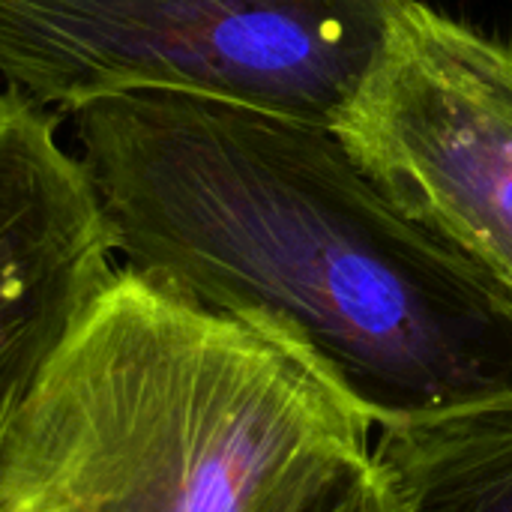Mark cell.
I'll list each match as a JSON object with an SVG mask.
<instances>
[{
    "mask_svg": "<svg viewBox=\"0 0 512 512\" xmlns=\"http://www.w3.org/2000/svg\"><path fill=\"white\" fill-rule=\"evenodd\" d=\"M66 114L129 267L291 342L378 429L512 408V300L339 132L165 90Z\"/></svg>",
    "mask_w": 512,
    "mask_h": 512,
    "instance_id": "cell-1",
    "label": "cell"
},
{
    "mask_svg": "<svg viewBox=\"0 0 512 512\" xmlns=\"http://www.w3.org/2000/svg\"><path fill=\"white\" fill-rule=\"evenodd\" d=\"M369 429L291 342L123 264L12 423L0 512H264Z\"/></svg>",
    "mask_w": 512,
    "mask_h": 512,
    "instance_id": "cell-2",
    "label": "cell"
},
{
    "mask_svg": "<svg viewBox=\"0 0 512 512\" xmlns=\"http://www.w3.org/2000/svg\"><path fill=\"white\" fill-rule=\"evenodd\" d=\"M405 3L0 0V75L60 114L165 90L336 132Z\"/></svg>",
    "mask_w": 512,
    "mask_h": 512,
    "instance_id": "cell-3",
    "label": "cell"
},
{
    "mask_svg": "<svg viewBox=\"0 0 512 512\" xmlns=\"http://www.w3.org/2000/svg\"><path fill=\"white\" fill-rule=\"evenodd\" d=\"M336 132L512 300V45L408 0Z\"/></svg>",
    "mask_w": 512,
    "mask_h": 512,
    "instance_id": "cell-4",
    "label": "cell"
},
{
    "mask_svg": "<svg viewBox=\"0 0 512 512\" xmlns=\"http://www.w3.org/2000/svg\"><path fill=\"white\" fill-rule=\"evenodd\" d=\"M114 249L57 117L0 93V459L45 360L114 273Z\"/></svg>",
    "mask_w": 512,
    "mask_h": 512,
    "instance_id": "cell-5",
    "label": "cell"
},
{
    "mask_svg": "<svg viewBox=\"0 0 512 512\" xmlns=\"http://www.w3.org/2000/svg\"><path fill=\"white\" fill-rule=\"evenodd\" d=\"M372 462L390 512H512V408L381 429Z\"/></svg>",
    "mask_w": 512,
    "mask_h": 512,
    "instance_id": "cell-6",
    "label": "cell"
},
{
    "mask_svg": "<svg viewBox=\"0 0 512 512\" xmlns=\"http://www.w3.org/2000/svg\"><path fill=\"white\" fill-rule=\"evenodd\" d=\"M264 512H390L372 450L321 462Z\"/></svg>",
    "mask_w": 512,
    "mask_h": 512,
    "instance_id": "cell-7",
    "label": "cell"
}]
</instances>
